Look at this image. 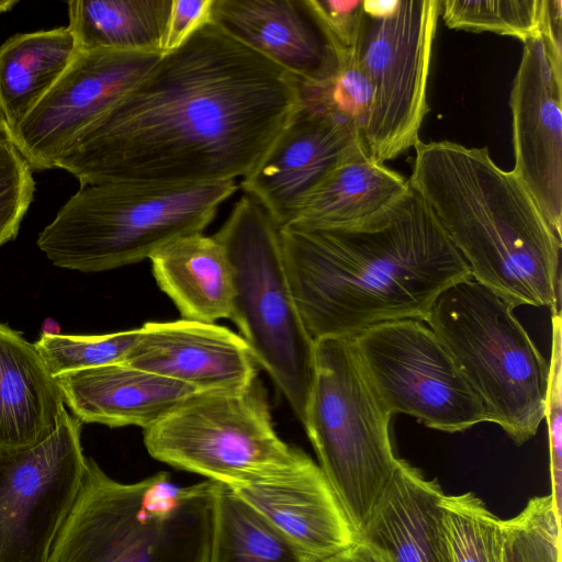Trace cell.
I'll list each match as a JSON object with an SVG mask.
<instances>
[{"label":"cell","mask_w":562,"mask_h":562,"mask_svg":"<svg viewBox=\"0 0 562 562\" xmlns=\"http://www.w3.org/2000/svg\"><path fill=\"white\" fill-rule=\"evenodd\" d=\"M302 105L295 77L210 22L164 54L56 168L80 187L245 178Z\"/></svg>","instance_id":"obj_1"},{"label":"cell","mask_w":562,"mask_h":562,"mask_svg":"<svg viewBox=\"0 0 562 562\" xmlns=\"http://www.w3.org/2000/svg\"><path fill=\"white\" fill-rule=\"evenodd\" d=\"M279 236L290 289L314 341L424 321L446 289L471 278L411 184L366 220L326 229L279 227Z\"/></svg>","instance_id":"obj_2"},{"label":"cell","mask_w":562,"mask_h":562,"mask_svg":"<svg viewBox=\"0 0 562 562\" xmlns=\"http://www.w3.org/2000/svg\"><path fill=\"white\" fill-rule=\"evenodd\" d=\"M414 148L408 182L471 277L514 307L560 315L561 236L513 170L497 166L486 147L419 140Z\"/></svg>","instance_id":"obj_3"},{"label":"cell","mask_w":562,"mask_h":562,"mask_svg":"<svg viewBox=\"0 0 562 562\" xmlns=\"http://www.w3.org/2000/svg\"><path fill=\"white\" fill-rule=\"evenodd\" d=\"M215 484L164 471L122 483L88 458L48 562H209Z\"/></svg>","instance_id":"obj_4"},{"label":"cell","mask_w":562,"mask_h":562,"mask_svg":"<svg viewBox=\"0 0 562 562\" xmlns=\"http://www.w3.org/2000/svg\"><path fill=\"white\" fill-rule=\"evenodd\" d=\"M235 180L200 184H88L41 232L38 248L59 268L98 272L139 262L171 240L203 233Z\"/></svg>","instance_id":"obj_5"},{"label":"cell","mask_w":562,"mask_h":562,"mask_svg":"<svg viewBox=\"0 0 562 562\" xmlns=\"http://www.w3.org/2000/svg\"><path fill=\"white\" fill-rule=\"evenodd\" d=\"M514 310L471 277L446 289L424 322L482 402L486 422L520 446L544 419L549 363Z\"/></svg>","instance_id":"obj_6"},{"label":"cell","mask_w":562,"mask_h":562,"mask_svg":"<svg viewBox=\"0 0 562 562\" xmlns=\"http://www.w3.org/2000/svg\"><path fill=\"white\" fill-rule=\"evenodd\" d=\"M391 417L368 381L351 338L315 341L314 376L302 424L358 538L397 465Z\"/></svg>","instance_id":"obj_7"},{"label":"cell","mask_w":562,"mask_h":562,"mask_svg":"<svg viewBox=\"0 0 562 562\" xmlns=\"http://www.w3.org/2000/svg\"><path fill=\"white\" fill-rule=\"evenodd\" d=\"M214 237L234 272L231 319L302 422L314 376L315 341L290 289L279 226L258 201L244 194Z\"/></svg>","instance_id":"obj_8"},{"label":"cell","mask_w":562,"mask_h":562,"mask_svg":"<svg viewBox=\"0 0 562 562\" xmlns=\"http://www.w3.org/2000/svg\"><path fill=\"white\" fill-rule=\"evenodd\" d=\"M144 445L154 459L231 488L290 464L301 450L278 436L258 379L191 397L144 429Z\"/></svg>","instance_id":"obj_9"},{"label":"cell","mask_w":562,"mask_h":562,"mask_svg":"<svg viewBox=\"0 0 562 562\" xmlns=\"http://www.w3.org/2000/svg\"><path fill=\"white\" fill-rule=\"evenodd\" d=\"M439 14L440 0H400L387 16H363L355 55L372 90L362 142L375 161L394 159L420 140Z\"/></svg>","instance_id":"obj_10"},{"label":"cell","mask_w":562,"mask_h":562,"mask_svg":"<svg viewBox=\"0 0 562 562\" xmlns=\"http://www.w3.org/2000/svg\"><path fill=\"white\" fill-rule=\"evenodd\" d=\"M350 338L368 381L391 416L406 414L450 434L486 422L482 402L424 321L385 322Z\"/></svg>","instance_id":"obj_11"},{"label":"cell","mask_w":562,"mask_h":562,"mask_svg":"<svg viewBox=\"0 0 562 562\" xmlns=\"http://www.w3.org/2000/svg\"><path fill=\"white\" fill-rule=\"evenodd\" d=\"M81 424L66 411L41 443L0 452V562H48L87 469Z\"/></svg>","instance_id":"obj_12"},{"label":"cell","mask_w":562,"mask_h":562,"mask_svg":"<svg viewBox=\"0 0 562 562\" xmlns=\"http://www.w3.org/2000/svg\"><path fill=\"white\" fill-rule=\"evenodd\" d=\"M161 56L78 49L66 71L15 130L14 146L32 169L56 168L75 139L148 74Z\"/></svg>","instance_id":"obj_13"},{"label":"cell","mask_w":562,"mask_h":562,"mask_svg":"<svg viewBox=\"0 0 562 562\" xmlns=\"http://www.w3.org/2000/svg\"><path fill=\"white\" fill-rule=\"evenodd\" d=\"M513 172L553 231L562 227V46L547 35L524 43L510 91Z\"/></svg>","instance_id":"obj_14"},{"label":"cell","mask_w":562,"mask_h":562,"mask_svg":"<svg viewBox=\"0 0 562 562\" xmlns=\"http://www.w3.org/2000/svg\"><path fill=\"white\" fill-rule=\"evenodd\" d=\"M360 147L364 148L362 137L351 123L303 99L302 108L240 187L283 227L331 171Z\"/></svg>","instance_id":"obj_15"},{"label":"cell","mask_w":562,"mask_h":562,"mask_svg":"<svg viewBox=\"0 0 562 562\" xmlns=\"http://www.w3.org/2000/svg\"><path fill=\"white\" fill-rule=\"evenodd\" d=\"M232 490L278 529L306 562L323 561L358 539L325 474L303 450L290 464Z\"/></svg>","instance_id":"obj_16"},{"label":"cell","mask_w":562,"mask_h":562,"mask_svg":"<svg viewBox=\"0 0 562 562\" xmlns=\"http://www.w3.org/2000/svg\"><path fill=\"white\" fill-rule=\"evenodd\" d=\"M124 362L201 392L239 391L257 379L256 361L241 336L189 319L145 323Z\"/></svg>","instance_id":"obj_17"},{"label":"cell","mask_w":562,"mask_h":562,"mask_svg":"<svg viewBox=\"0 0 562 562\" xmlns=\"http://www.w3.org/2000/svg\"><path fill=\"white\" fill-rule=\"evenodd\" d=\"M211 22L302 86L322 88L337 70V58L304 0H214Z\"/></svg>","instance_id":"obj_18"},{"label":"cell","mask_w":562,"mask_h":562,"mask_svg":"<svg viewBox=\"0 0 562 562\" xmlns=\"http://www.w3.org/2000/svg\"><path fill=\"white\" fill-rule=\"evenodd\" d=\"M65 404L81 423L109 427H150L191 397L203 393L186 383L113 363L56 376Z\"/></svg>","instance_id":"obj_19"},{"label":"cell","mask_w":562,"mask_h":562,"mask_svg":"<svg viewBox=\"0 0 562 562\" xmlns=\"http://www.w3.org/2000/svg\"><path fill=\"white\" fill-rule=\"evenodd\" d=\"M440 484L398 459L395 472L359 537L392 562H452L442 526Z\"/></svg>","instance_id":"obj_20"},{"label":"cell","mask_w":562,"mask_h":562,"mask_svg":"<svg viewBox=\"0 0 562 562\" xmlns=\"http://www.w3.org/2000/svg\"><path fill=\"white\" fill-rule=\"evenodd\" d=\"M58 381L34 344L0 323V452L47 439L66 413Z\"/></svg>","instance_id":"obj_21"},{"label":"cell","mask_w":562,"mask_h":562,"mask_svg":"<svg viewBox=\"0 0 562 562\" xmlns=\"http://www.w3.org/2000/svg\"><path fill=\"white\" fill-rule=\"evenodd\" d=\"M149 260L158 286L183 319L215 323L231 318L234 272L224 246L214 235L178 237L156 250Z\"/></svg>","instance_id":"obj_22"},{"label":"cell","mask_w":562,"mask_h":562,"mask_svg":"<svg viewBox=\"0 0 562 562\" xmlns=\"http://www.w3.org/2000/svg\"><path fill=\"white\" fill-rule=\"evenodd\" d=\"M408 179L369 157L363 147L340 162L283 227L326 229L366 220L397 200Z\"/></svg>","instance_id":"obj_23"},{"label":"cell","mask_w":562,"mask_h":562,"mask_svg":"<svg viewBox=\"0 0 562 562\" xmlns=\"http://www.w3.org/2000/svg\"><path fill=\"white\" fill-rule=\"evenodd\" d=\"M77 52L68 26L15 34L0 46V106L12 136Z\"/></svg>","instance_id":"obj_24"},{"label":"cell","mask_w":562,"mask_h":562,"mask_svg":"<svg viewBox=\"0 0 562 562\" xmlns=\"http://www.w3.org/2000/svg\"><path fill=\"white\" fill-rule=\"evenodd\" d=\"M172 0H74L68 29L80 50L162 54ZM164 55V54H162Z\"/></svg>","instance_id":"obj_25"},{"label":"cell","mask_w":562,"mask_h":562,"mask_svg":"<svg viewBox=\"0 0 562 562\" xmlns=\"http://www.w3.org/2000/svg\"><path fill=\"white\" fill-rule=\"evenodd\" d=\"M209 562H306L265 517L225 484H215Z\"/></svg>","instance_id":"obj_26"},{"label":"cell","mask_w":562,"mask_h":562,"mask_svg":"<svg viewBox=\"0 0 562 562\" xmlns=\"http://www.w3.org/2000/svg\"><path fill=\"white\" fill-rule=\"evenodd\" d=\"M440 510L452 562H502V520L472 492L443 494Z\"/></svg>","instance_id":"obj_27"},{"label":"cell","mask_w":562,"mask_h":562,"mask_svg":"<svg viewBox=\"0 0 562 562\" xmlns=\"http://www.w3.org/2000/svg\"><path fill=\"white\" fill-rule=\"evenodd\" d=\"M544 0H443L440 14L453 30L493 32L522 43L542 32Z\"/></svg>","instance_id":"obj_28"},{"label":"cell","mask_w":562,"mask_h":562,"mask_svg":"<svg viewBox=\"0 0 562 562\" xmlns=\"http://www.w3.org/2000/svg\"><path fill=\"white\" fill-rule=\"evenodd\" d=\"M502 562H561V517L551 495L529 499L515 517L502 520Z\"/></svg>","instance_id":"obj_29"},{"label":"cell","mask_w":562,"mask_h":562,"mask_svg":"<svg viewBox=\"0 0 562 562\" xmlns=\"http://www.w3.org/2000/svg\"><path fill=\"white\" fill-rule=\"evenodd\" d=\"M138 328L95 336L43 334L35 347L53 376L124 362Z\"/></svg>","instance_id":"obj_30"},{"label":"cell","mask_w":562,"mask_h":562,"mask_svg":"<svg viewBox=\"0 0 562 562\" xmlns=\"http://www.w3.org/2000/svg\"><path fill=\"white\" fill-rule=\"evenodd\" d=\"M303 99L317 103L351 123L361 137L372 102L370 83L356 55L337 61V70L322 88L302 86Z\"/></svg>","instance_id":"obj_31"},{"label":"cell","mask_w":562,"mask_h":562,"mask_svg":"<svg viewBox=\"0 0 562 562\" xmlns=\"http://www.w3.org/2000/svg\"><path fill=\"white\" fill-rule=\"evenodd\" d=\"M32 168L12 143H0V246L15 238L33 200Z\"/></svg>","instance_id":"obj_32"},{"label":"cell","mask_w":562,"mask_h":562,"mask_svg":"<svg viewBox=\"0 0 562 562\" xmlns=\"http://www.w3.org/2000/svg\"><path fill=\"white\" fill-rule=\"evenodd\" d=\"M549 429L550 472L554 507L562 517V326L561 316H552V350L549 363L546 412Z\"/></svg>","instance_id":"obj_33"},{"label":"cell","mask_w":562,"mask_h":562,"mask_svg":"<svg viewBox=\"0 0 562 562\" xmlns=\"http://www.w3.org/2000/svg\"><path fill=\"white\" fill-rule=\"evenodd\" d=\"M337 61L355 54L364 16L363 0H304Z\"/></svg>","instance_id":"obj_34"},{"label":"cell","mask_w":562,"mask_h":562,"mask_svg":"<svg viewBox=\"0 0 562 562\" xmlns=\"http://www.w3.org/2000/svg\"><path fill=\"white\" fill-rule=\"evenodd\" d=\"M214 0H172L162 54L180 47L192 34L211 22Z\"/></svg>","instance_id":"obj_35"},{"label":"cell","mask_w":562,"mask_h":562,"mask_svg":"<svg viewBox=\"0 0 562 562\" xmlns=\"http://www.w3.org/2000/svg\"><path fill=\"white\" fill-rule=\"evenodd\" d=\"M319 562H392L390 557L369 540L359 537L351 546Z\"/></svg>","instance_id":"obj_36"},{"label":"cell","mask_w":562,"mask_h":562,"mask_svg":"<svg viewBox=\"0 0 562 562\" xmlns=\"http://www.w3.org/2000/svg\"><path fill=\"white\" fill-rule=\"evenodd\" d=\"M400 0H363V12L371 18H382L392 14Z\"/></svg>","instance_id":"obj_37"},{"label":"cell","mask_w":562,"mask_h":562,"mask_svg":"<svg viewBox=\"0 0 562 562\" xmlns=\"http://www.w3.org/2000/svg\"><path fill=\"white\" fill-rule=\"evenodd\" d=\"M0 143H12L13 144V136L12 132L8 125V122L4 117V114L0 106Z\"/></svg>","instance_id":"obj_38"},{"label":"cell","mask_w":562,"mask_h":562,"mask_svg":"<svg viewBox=\"0 0 562 562\" xmlns=\"http://www.w3.org/2000/svg\"><path fill=\"white\" fill-rule=\"evenodd\" d=\"M16 3L15 0H0V13L11 10Z\"/></svg>","instance_id":"obj_39"}]
</instances>
